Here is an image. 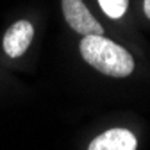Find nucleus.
<instances>
[{
  "instance_id": "obj_1",
  "label": "nucleus",
  "mask_w": 150,
  "mask_h": 150,
  "mask_svg": "<svg viewBox=\"0 0 150 150\" xmlns=\"http://www.w3.org/2000/svg\"><path fill=\"white\" fill-rule=\"evenodd\" d=\"M82 59L107 77H129L134 71V59L123 47L104 36H84L81 41Z\"/></svg>"
},
{
  "instance_id": "obj_2",
  "label": "nucleus",
  "mask_w": 150,
  "mask_h": 150,
  "mask_svg": "<svg viewBox=\"0 0 150 150\" xmlns=\"http://www.w3.org/2000/svg\"><path fill=\"white\" fill-rule=\"evenodd\" d=\"M63 2V14L68 25L82 36H102V25L91 16L82 0H61Z\"/></svg>"
},
{
  "instance_id": "obj_3",
  "label": "nucleus",
  "mask_w": 150,
  "mask_h": 150,
  "mask_svg": "<svg viewBox=\"0 0 150 150\" xmlns=\"http://www.w3.org/2000/svg\"><path fill=\"white\" fill-rule=\"evenodd\" d=\"M32 36H34V27L30 22L27 20H20L13 23L6 36H4V41H2V47H4V52L9 55V57H20L23 55L29 48V45L32 43Z\"/></svg>"
},
{
  "instance_id": "obj_4",
  "label": "nucleus",
  "mask_w": 150,
  "mask_h": 150,
  "mask_svg": "<svg viewBox=\"0 0 150 150\" xmlns=\"http://www.w3.org/2000/svg\"><path fill=\"white\" fill-rule=\"evenodd\" d=\"M88 150H138V139L129 129H109L93 139Z\"/></svg>"
},
{
  "instance_id": "obj_5",
  "label": "nucleus",
  "mask_w": 150,
  "mask_h": 150,
  "mask_svg": "<svg viewBox=\"0 0 150 150\" xmlns=\"http://www.w3.org/2000/svg\"><path fill=\"white\" fill-rule=\"evenodd\" d=\"M102 11L109 18H122L127 11L129 0H98Z\"/></svg>"
},
{
  "instance_id": "obj_6",
  "label": "nucleus",
  "mask_w": 150,
  "mask_h": 150,
  "mask_svg": "<svg viewBox=\"0 0 150 150\" xmlns=\"http://www.w3.org/2000/svg\"><path fill=\"white\" fill-rule=\"evenodd\" d=\"M143 11H145V16L150 18V0H143Z\"/></svg>"
}]
</instances>
